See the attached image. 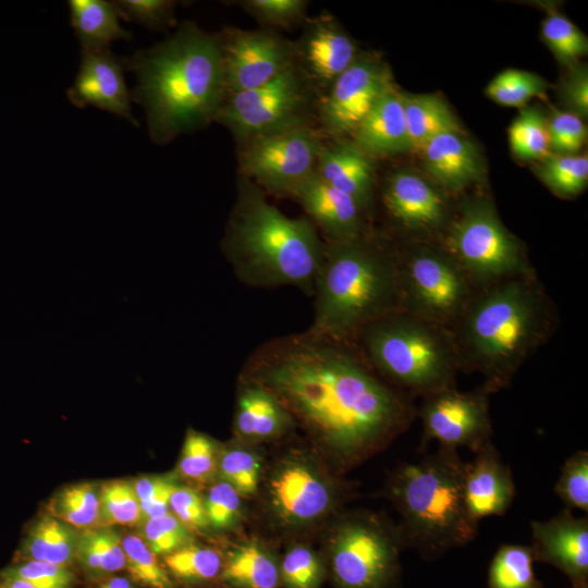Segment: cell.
I'll return each instance as SVG.
<instances>
[{"label": "cell", "instance_id": "cell-6", "mask_svg": "<svg viewBox=\"0 0 588 588\" xmlns=\"http://www.w3.org/2000/svg\"><path fill=\"white\" fill-rule=\"evenodd\" d=\"M464 463L455 450L440 448L420 461L402 465L393 475L390 495L401 517L404 544L425 559L475 539L479 523L464 499Z\"/></svg>", "mask_w": 588, "mask_h": 588}, {"label": "cell", "instance_id": "cell-1", "mask_svg": "<svg viewBox=\"0 0 588 588\" xmlns=\"http://www.w3.org/2000/svg\"><path fill=\"white\" fill-rule=\"evenodd\" d=\"M244 376L269 389L345 463L383 446L417 414L407 395L383 382L354 345L308 331L258 347Z\"/></svg>", "mask_w": 588, "mask_h": 588}, {"label": "cell", "instance_id": "cell-7", "mask_svg": "<svg viewBox=\"0 0 588 588\" xmlns=\"http://www.w3.org/2000/svg\"><path fill=\"white\" fill-rule=\"evenodd\" d=\"M354 346L382 377L422 397L455 387L461 370L446 329L400 310L365 327Z\"/></svg>", "mask_w": 588, "mask_h": 588}, {"label": "cell", "instance_id": "cell-10", "mask_svg": "<svg viewBox=\"0 0 588 588\" xmlns=\"http://www.w3.org/2000/svg\"><path fill=\"white\" fill-rule=\"evenodd\" d=\"M308 82L296 63L264 85L228 94L216 120L242 143L309 125L311 94Z\"/></svg>", "mask_w": 588, "mask_h": 588}, {"label": "cell", "instance_id": "cell-2", "mask_svg": "<svg viewBox=\"0 0 588 588\" xmlns=\"http://www.w3.org/2000/svg\"><path fill=\"white\" fill-rule=\"evenodd\" d=\"M128 68L136 74L134 98L146 111L155 143L216 120L225 97L220 35L185 23L170 38L136 52Z\"/></svg>", "mask_w": 588, "mask_h": 588}, {"label": "cell", "instance_id": "cell-19", "mask_svg": "<svg viewBox=\"0 0 588 588\" xmlns=\"http://www.w3.org/2000/svg\"><path fill=\"white\" fill-rule=\"evenodd\" d=\"M382 204L389 217L409 232L437 230L446 220L443 195L409 171H396L388 177L382 189Z\"/></svg>", "mask_w": 588, "mask_h": 588}, {"label": "cell", "instance_id": "cell-9", "mask_svg": "<svg viewBox=\"0 0 588 588\" xmlns=\"http://www.w3.org/2000/svg\"><path fill=\"white\" fill-rule=\"evenodd\" d=\"M442 246L477 289L535 273L522 243L503 225L487 198L468 200L462 206Z\"/></svg>", "mask_w": 588, "mask_h": 588}, {"label": "cell", "instance_id": "cell-21", "mask_svg": "<svg viewBox=\"0 0 588 588\" xmlns=\"http://www.w3.org/2000/svg\"><path fill=\"white\" fill-rule=\"evenodd\" d=\"M515 494L512 473L490 441L470 463H466L464 499L467 511L478 523L488 516L503 515Z\"/></svg>", "mask_w": 588, "mask_h": 588}, {"label": "cell", "instance_id": "cell-31", "mask_svg": "<svg viewBox=\"0 0 588 588\" xmlns=\"http://www.w3.org/2000/svg\"><path fill=\"white\" fill-rule=\"evenodd\" d=\"M120 535L113 527L78 530L76 562L91 577H102L125 568Z\"/></svg>", "mask_w": 588, "mask_h": 588}, {"label": "cell", "instance_id": "cell-50", "mask_svg": "<svg viewBox=\"0 0 588 588\" xmlns=\"http://www.w3.org/2000/svg\"><path fill=\"white\" fill-rule=\"evenodd\" d=\"M550 146L559 155H573L583 146L587 128L579 117L573 112L554 111L548 122Z\"/></svg>", "mask_w": 588, "mask_h": 588}, {"label": "cell", "instance_id": "cell-11", "mask_svg": "<svg viewBox=\"0 0 588 588\" xmlns=\"http://www.w3.org/2000/svg\"><path fill=\"white\" fill-rule=\"evenodd\" d=\"M400 530L372 516L346 518L330 540V565L339 588H388L399 574Z\"/></svg>", "mask_w": 588, "mask_h": 588}, {"label": "cell", "instance_id": "cell-44", "mask_svg": "<svg viewBox=\"0 0 588 588\" xmlns=\"http://www.w3.org/2000/svg\"><path fill=\"white\" fill-rule=\"evenodd\" d=\"M566 509L588 512V452L580 450L568 456L554 486Z\"/></svg>", "mask_w": 588, "mask_h": 588}, {"label": "cell", "instance_id": "cell-16", "mask_svg": "<svg viewBox=\"0 0 588 588\" xmlns=\"http://www.w3.org/2000/svg\"><path fill=\"white\" fill-rule=\"evenodd\" d=\"M269 499L280 519L302 525L323 516L331 509L335 487L308 462L290 460L272 474Z\"/></svg>", "mask_w": 588, "mask_h": 588}, {"label": "cell", "instance_id": "cell-26", "mask_svg": "<svg viewBox=\"0 0 588 588\" xmlns=\"http://www.w3.org/2000/svg\"><path fill=\"white\" fill-rule=\"evenodd\" d=\"M292 422V415L282 402L261 383L243 377L234 428L249 440H265L282 434Z\"/></svg>", "mask_w": 588, "mask_h": 588}, {"label": "cell", "instance_id": "cell-30", "mask_svg": "<svg viewBox=\"0 0 588 588\" xmlns=\"http://www.w3.org/2000/svg\"><path fill=\"white\" fill-rule=\"evenodd\" d=\"M401 96L412 149H421L434 136L458 130L455 117L439 96L404 93Z\"/></svg>", "mask_w": 588, "mask_h": 588}, {"label": "cell", "instance_id": "cell-15", "mask_svg": "<svg viewBox=\"0 0 588 588\" xmlns=\"http://www.w3.org/2000/svg\"><path fill=\"white\" fill-rule=\"evenodd\" d=\"M391 83L384 64L370 57H357L321 99L318 109L321 126L333 136L353 134Z\"/></svg>", "mask_w": 588, "mask_h": 588}, {"label": "cell", "instance_id": "cell-37", "mask_svg": "<svg viewBox=\"0 0 588 588\" xmlns=\"http://www.w3.org/2000/svg\"><path fill=\"white\" fill-rule=\"evenodd\" d=\"M538 173L546 185L558 196L571 197L579 194L588 181L587 155L547 156Z\"/></svg>", "mask_w": 588, "mask_h": 588}, {"label": "cell", "instance_id": "cell-25", "mask_svg": "<svg viewBox=\"0 0 588 588\" xmlns=\"http://www.w3.org/2000/svg\"><path fill=\"white\" fill-rule=\"evenodd\" d=\"M420 150L427 172L448 189L461 191L482 176L478 150L458 130L434 136Z\"/></svg>", "mask_w": 588, "mask_h": 588}, {"label": "cell", "instance_id": "cell-54", "mask_svg": "<svg viewBox=\"0 0 588 588\" xmlns=\"http://www.w3.org/2000/svg\"><path fill=\"white\" fill-rule=\"evenodd\" d=\"M0 588H35L26 579L15 576L7 571L1 575Z\"/></svg>", "mask_w": 588, "mask_h": 588}, {"label": "cell", "instance_id": "cell-39", "mask_svg": "<svg viewBox=\"0 0 588 588\" xmlns=\"http://www.w3.org/2000/svg\"><path fill=\"white\" fill-rule=\"evenodd\" d=\"M548 83L536 73L510 69L498 74L488 85L486 94L504 106L520 107L536 96H542Z\"/></svg>", "mask_w": 588, "mask_h": 588}, {"label": "cell", "instance_id": "cell-4", "mask_svg": "<svg viewBox=\"0 0 588 588\" xmlns=\"http://www.w3.org/2000/svg\"><path fill=\"white\" fill-rule=\"evenodd\" d=\"M324 247L310 219L285 216L262 188L238 177L222 250L241 282L265 289L291 285L313 294Z\"/></svg>", "mask_w": 588, "mask_h": 588}, {"label": "cell", "instance_id": "cell-17", "mask_svg": "<svg viewBox=\"0 0 588 588\" xmlns=\"http://www.w3.org/2000/svg\"><path fill=\"white\" fill-rule=\"evenodd\" d=\"M535 561L559 568L572 586L588 584V519L564 509L548 520L530 523Z\"/></svg>", "mask_w": 588, "mask_h": 588}, {"label": "cell", "instance_id": "cell-32", "mask_svg": "<svg viewBox=\"0 0 588 588\" xmlns=\"http://www.w3.org/2000/svg\"><path fill=\"white\" fill-rule=\"evenodd\" d=\"M47 511L77 530L102 526L99 487L90 482L63 487L49 500Z\"/></svg>", "mask_w": 588, "mask_h": 588}, {"label": "cell", "instance_id": "cell-27", "mask_svg": "<svg viewBox=\"0 0 588 588\" xmlns=\"http://www.w3.org/2000/svg\"><path fill=\"white\" fill-rule=\"evenodd\" d=\"M78 530L49 513L30 525L21 547L22 560H36L66 567L76 562Z\"/></svg>", "mask_w": 588, "mask_h": 588}, {"label": "cell", "instance_id": "cell-23", "mask_svg": "<svg viewBox=\"0 0 588 588\" xmlns=\"http://www.w3.org/2000/svg\"><path fill=\"white\" fill-rule=\"evenodd\" d=\"M315 172L326 183L351 196L364 210L372 204L375 173L371 157L355 143L322 146Z\"/></svg>", "mask_w": 588, "mask_h": 588}, {"label": "cell", "instance_id": "cell-13", "mask_svg": "<svg viewBox=\"0 0 588 588\" xmlns=\"http://www.w3.org/2000/svg\"><path fill=\"white\" fill-rule=\"evenodd\" d=\"M489 394L482 385L474 391L453 387L424 396L418 412L421 444L436 440L443 449L467 448L477 453L491 441Z\"/></svg>", "mask_w": 588, "mask_h": 588}, {"label": "cell", "instance_id": "cell-8", "mask_svg": "<svg viewBox=\"0 0 588 588\" xmlns=\"http://www.w3.org/2000/svg\"><path fill=\"white\" fill-rule=\"evenodd\" d=\"M400 311L448 329L478 290L443 247L395 249Z\"/></svg>", "mask_w": 588, "mask_h": 588}, {"label": "cell", "instance_id": "cell-35", "mask_svg": "<svg viewBox=\"0 0 588 588\" xmlns=\"http://www.w3.org/2000/svg\"><path fill=\"white\" fill-rule=\"evenodd\" d=\"M121 541L125 569L135 584L149 588H175L173 578L139 534L122 535Z\"/></svg>", "mask_w": 588, "mask_h": 588}, {"label": "cell", "instance_id": "cell-53", "mask_svg": "<svg viewBox=\"0 0 588 588\" xmlns=\"http://www.w3.org/2000/svg\"><path fill=\"white\" fill-rule=\"evenodd\" d=\"M563 100L577 117H587L588 112V73L587 68L574 66L567 74L561 89Z\"/></svg>", "mask_w": 588, "mask_h": 588}, {"label": "cell", "instance_id": "cell-40", "mask_svg": "<svg viewBox=\"0 0 588 588\" xmlns=\"http://www.w3.org/2000/svg\"><path fill=\"white\" fill-rule=\"evenodd\" d=\"M219 457L216 443L208 436L188 429L177 470L186 479L206 482L218 470Z\"/></svg>", "mask_w": 588, "mask_h": 588}, {"label": "cell", "instance_id": "cell-56", "mask_svg": "<svg viewBox=\"0 0 588 588\" xmlns=\"http://www.w3.org/2000/svg\"><path fill=\"white\" fill-rule=\"evenodd\" d=\"M571 588H588V584L572 586Z\"/></svg>", "mask_w": 588, "mask_h": 588}, {"label": "cell", "instance_id": "cell-12", "mask_svg": "<svg viewBox=\"0 0 588 588\" xmlns=\"http://www.w3.org/2000/svg\"><path fill=\"white\" fill-rule=\"evenodd\" d=\"M323 146L310 125L261 136L243 143L241 175L275 195H291L316 168Z\"/></svg>", "mask_w": 588, "mask_h": 588}, {"label": "cell", "instance_id": "cell-20", "mask_svg": "<svg viewBox=\"0 0 588 588\" xmlns=\"http://www.w3.org/2000/svg\"><path fill=\"white\" fill-rule=\"evenodd\" d=\"M292 196L321 230L326 242H342L366 234L364 210L351 196L326 183L315 171Z\"/></svg>", "mask_w": 588, "mask_h": 588}, {"label": "cell", "instance_id": "cell-47", "mask_svg": "<svg viewBox=\"0 0 588 588\" xmlns=\"http://www.w3.org/2000/svg\"><path fill=\"white\" fill-rule=\"evenodd\" d=\"M143 522L169 513L170 498L177 485L164 476H145L133 481Z\"/></svg>", "mask_w": 588, "mask_h": 588}, {"label": "cell", "instance_id": "cell-36", "mask_svg": "<svg viewBox=\"0 0 588 588\" xmlns=\"http://www.w3.org/2000/svg\"><path fill=\"white\" fill-rule=\"evenodd\" d=\"M512 151L520 159H540L548 156L550 138L548 122L537 107L524 108L509 130Z\"/></svg>", "mask_w": 588, "mask_h": 588}, {"label": "cell", "instance_id": "cell-3", "mask_svg": "<svg viewBox=\"0 0 588 588\" xmlns=\"http://www.w3.org/2000/svg\"><path fill=\"white\" fill-rule=\"evenodd\" d=\"M555 323V310L532 273L478 289L446 330L461 370L482 375L491 393L511 382Z\"/></svg>", "mask_w": 588, "mask_h": 588}, {"label": "cell", "instance_id": "cell-33", "mask_svg": "<svg viewBox=\"0 0 588 588\" xmlns=\"http://www.w3.org/2000/svg\"><path fill=\"white\" fill-rule=\"evenodd\" d=\"M530 546L502 544L488 571L489 588H542L534 571Z\"/></svg>", "mask_w": 588, "mask_h": 588}, {"label": "cell", "instance_id": "cell-48", "mask_svg": "<svg viewBox=\"0 0 588 588\" xmlns=\"http://www.w3.org/2000/svg\"><path fill=\"white\" fill-rule=\"evenodd\" d=\"M120 16L148 28L160 29L174 22L175 2L168 0H121L114 2Z\"/></svg>", "mask_w": 588, "mask_h": 588}, {"label": "cell", "instance_id": "cell-52", "mask_svg": "<svg viewBox=\"0 0 588 588\" xmlns=\"http://www.w3.org/2000/svg\"><path fill=\"white\" fill-rule=\"evenodd\" d=\"M172 514L188 529L209 526L204 498L189 487L177 486L170 498Z\"/></svg>", "mask_w": 588, "mask_h": 588}, {"label": "cell", "instance_id": "cell-46", "mask_svg": "<svg viewBox=\"0 0 588 588\" xmlns=\"http://www.w3.org/2000/svg\"><path fill=\"white\" fill-rule=\"evenodd\" d=\"M241 495L228 482L215 483L204 499L209 525L217 530L234 527L242 516Z\"/></svg>", "mask_w": 588, "mask_h": 588}, {"label": "cell", "instance_id": "cell-34", "mask_svg": "<svg viewBox=\"0 0 588 588\" xmlns=\"http://www.w3.org/2000/svg\"><path fill=\"white\" fill-rule=\"evenodd\" d=\"M164 567L185 584H204L221 575L223 559L210 547L187 543L163 556Z\"/></svg>", "mask_w": 588, "mask_h": 588}, {"label": "cell", "instance_id": "cell-24", "mask_svg": "<svg viewBox=\"0 0 588 588\" xmlns=\"http://www.w3.org/2000/svg\"><path fill=\"white\" fill-rule=\"evenodd\" d=\"M354 143L368 156H391L412 149L401 91L393 82L354 131Z\"/></svg>", "mask_w": 588, "mask_h": 588}, {"label": "cell", "instance_id": "cell-43", "mask_svg": "<svg viewBox=\"0 0 588 588\" xmlns=\"http://www.w3.org/2000/svg\"><path fill=\"white\" fill-rule=\"evenodd\" d=\"M218 471L240 495H250L258 487L261 461L247 449L232 448L219 457Z\"/></svg>", "mask_w": 588, "mask_h": 588}, {"label": "cell", "instance_id": "cell-5", "mask_svg": "<svg viewBox=\"0 0 588 588\" xmlns=\"http://www.w3.org/2000/svg\"><path fill=\"white\" fill-rule=\"evenodd\" d=\"M309 333L354 345L369 323L400 310L395 249L366 234L326 242Z\"/></svg>", "mask_w": 588, "mask_h": 588}, {"label": "cell", "instance_id": "cell-51", "mask_svg": "<svg viewBox=\"0 0 588 588\" xmlns=\"http://www.w3.org/2000/svg\"><path fill=\"white\" fill-rule=\"evenodd\" d=\"M241 4L259 22L281 27L301 21L307 8L303 0H247Z\"/></svg>", "mask_w": 588, "mask_h": 588}, {"label": "cell", "instance_id": "cell-55", "mask_svg": "<svg viewBox=\"0 0 588 588\" xmlns=\"http://www.w3.org/2000/svg\"><path fill=\"white\" fill-rule=\"evenodd\" d=\"M97 588H138L130 577L115 576L107 579Z\"/></svg>", "mask_w": 588, "mask_h": 588}, {"label": "cell", "instance_id": "cell-14", "mask_svg": "<svg viewBox=\"0 0 588 588\" xmlns=\"http://www.w3.org/2000/svg\"><path fill=\"white\" fill-rule=\"evenodd\" d=\"M220 36L225 96L264 85L297 63L295 44L273 33L230 28Z\"/></svg>", "mask_w": 588, "mask_h": 588}, {"label": "cell", "instance_id": "cell-45", "mask_svg": "<svg viewBox=\"0 0 588 588\" xmlns=\"http://www.w3.org/2000/svg\"><path fill=\"white\" fill-rule=\"evenodd\" d=\"M143 523L139 535L157 555L164 556L192 541L189 529L170 512Z\"/></svg>", "mask_w": 588, "mask_h": 588}, {"label": "cell", "instance_id": "cell-22", "mask_svg": "<svg viewBox=\"0 0 588 588\" xmlns=\"http://www.w3.org/2000/svg\"><path fill=\"white\" fill-rule=\"evenodd\" d=\"M295 47L301 69L319 86H330L357 58L352 39L329 16L310 21Z\"/></svg>", "mask_w": 588, "mask_h": 588}, {"label": "cell", "instance_id": "cell-29", "mask_svg": "<svg viewBox=\"0 0 588 588\" xmlns=\"http://www.w3.org/2000/svg\"><path fill=\"white\" fill-rule=\"evenodd\" d=\"M71 24L83 49H108L110 44L130 39L119 21L114 3L105 0L69 1Z\"/></svg>", "mask_w": 588, "mask_h": 588}, {"label": "cell", "instance_id": "cell-42", "mask_svg": "<svg viewBox=\"0 0 588 588\" xmlns=\"http://www.w3.org/2000/svg\"><path fill=\"white\" fill-rule=\"evenodd\" d=\"M323 576L320 558L302 544L289 549L280 563V581L285 588H319Z\"/></svg>", "mask_w": 588, "mask_h": 588}, {"label": "cell", "instance_id": "cell-18", "mask_svg": "<svg viewBox=\"0 0 588 588\" xmlns=\"http://www.w3.org/2000/svg\"><path fill=\"white\" fill-rule=\"evenodd\" d=\"M122 65L109 49H83L78 72L68 90L70 101L81 108L96 107L137 125Z\"/></svg>", "mask_w": 588, "mask_h": 588}, {"label": "cell", "instance_id": "cell-49", "mask_svg": "<svg viewBox=\"0 0 588 588\" xmlns=\"http://www.w3.org/2000/svg\"><path fill=\"white\" fill-rule=\"evenodd\" d=\"M5 571L35 588H72L75 578L70 567L36 560H22Z\"/></svg>", "mask_w": 588, "mask_h": 588}, {"label": "cell", "instance_id": "cell-41", "mask_svg": "<svg viewBox=\"0 0 588 588\" xmlns=\"http://www.w3.org/2000/svg\"><path fill=\"white\" fill-rule=\"evenodd\" d=\"M542 38L563 63H574L588 50L586 36L567 17L558 12H549L544 19Z\"/></svg>", "mask_w": 588, "mask_h": 588}, {"label": "cell", "instance_id": "cell-38", "mask_svg": "<svg viewBox=\"0 0 588 588\" xmlns=\"http://www.w3.org/2000/svg\"><path fill=\"white\" fill-rule=\"evenodd\" d=\"M102 526L134 527L143 522L133 481L114 479L99 486Z\"/></svg>", "mask_w": 588, "mask_h": 588}, {"label": "cell", "instance_id": "cell-28", "mask_svg": "<svg viewBox=\"0 0 588 588\" xmlns=\"http://www.w3.org/2000/svg\"><path fill=\"white\" fill-rule=\"evenodd\" d=\"M220 576L232 588H278L280 564L266 547L249 541L228 553Z\"/></svg>", "mask_w": 588, "mask_h": 588}]
</instances>
